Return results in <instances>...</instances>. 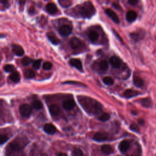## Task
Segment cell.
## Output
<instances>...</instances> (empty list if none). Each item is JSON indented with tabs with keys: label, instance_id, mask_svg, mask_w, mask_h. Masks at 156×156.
<instances>
[{
	"label": "cell",
	"instance_id": "83f0119b",
	"mask_svg": "<svg viewBox=\"0 0 156 156\" xmlns=\"http://www.w3.org/2000/svg\"><path fill=\"white\" fill-rule=\"evenodd\" d=\"M99 67L101 70H102L103 71H106L108 70V65L106 60H102L101 62H100L99 64Z\"/></svg>",
	"mask_w": 156,
	"mask_h": 156
},
{
	"label": "cell",
	"instance_id": "ac0fdd59",
	"mask_svg": "<svg viewBox=\"0 0 156 156\" xmlns=\"http://www.w3.org/2000/svg\"><path fill=\"white\" fill-rule=\"evenodd\" d=\"M31 156H48L45 151H43L42 150H39V148H34L31 152Z\"/></svg>",
	"mask_w": 156,
	"mask_h": 156
},
{
	"label": "cell",
	"instance_id": "cb8c5ba5",
	"mask_svg": "<svg viewBox=\"0 0 156 156\" xmlns=\"http://www.w3.org/2000/svg\"><path fill=\"white\" fill-rule=\"evenodd\" d=\"M89 38L92 42H97L99 38L98 33L95 31H90L89 33Z\"/></svg>",
	"mask_w": 156,
	"mask_h": 156
},
{
	"label": "cell",
	"instance_id": "4316f807",
	"mask_svg": "<svg viewBox=\"0 0 156 156\" xmlns=\"http://www.w3.org/2000/svg\"><path fill=\"white\" fill-rule=\"evenodd\" d=\"M32 107L34 108L36 110H40V109H41V108H42L43 107L42 103L39 100L34 101L32 103Z\"/></svg>",
	"mask_w": 156,
	"mask_h": 156
},
{
	"label": "cell",
	"instance_id": "277c9868",
	"mask_svg": "<svg viewBox=\"0 0 156 156\" xmlns=\"http://www.w3.org/2000/svg\"><path fill=\"white\" fill-rule=\"evenodd\" d=\"M19 110L20 115L24 118L29 117L32 111L31 106L27 104H24L20 106Z\"/></svg>",
	"mask_w": 156,
	"mask_h": 156
},
{
	"label": "cell",
	"instance_id": "60d3db41",
	"mask_svg": "<svg viewBox=\"0 0 156 156\" xmlns=\"http://www.w3.org/2000/svg\"><path fill=\"white\" fill-rule=\"evenodd\" d=\"M138 121H139V123L141 125H143L145 124V121L142 119H139Z\"/></svg>",
	"mask_w": 156,
	"mask_h": 156
},
{
	"label": "cell",
	"instance_id": "4dcf8cb0",
	"mask_svg": "<svg viewBox=\"0 0 156 156\" xmlns=\"http://www.w3.org/2000/svg\"><path fill=\"white\" fill-rule=\"evenodd\" d=\"M32 62V60L31 58L27 57V56L23 57L22 60V64L24 66H27V65H29Z\"/></svg>",
	"mask_w": 156,
	"mask_h": 156
},
{
	"label": "cell",
	"instance_id": "484cf974",
	"mask_svg": "<svg viewBox=\"0 0 156 156\" xmlns=\"http://www.w3.org/2000/svg\"><path fill=\"white\" fill-rule=\"evenodd\" d=\"M101 151H102L105 154H110L113 151L112 147L109 145H104L101 148Z\"/></svg>",
	"mask_w": 156,
	"mask_h": 156
},
{
	"label": "cell",
	"instance_id": "44dd1931",
	"mask_svg": "<svg viewBox=\"0 0 156 156\" xmlns=\"http://www.w3.org/2000/svg\"><path fill=\"white\" fill-rule=\"evenodd\" d=\"M134 84L139 88H141L144 86V81L140 76H135L133 79Z\"/></svg>",
	"mask_w": 156,
	"mask_h": 156
},
{
	"label": "cell",
	"instance_id": "52a82bcc",
	"mask_svg": "<svg viewBox=\"0 0 156 156\" xmlns=\"http://www.w3.org/2000/svg\"><path fill=\"white\" fill-rule=\"evenodd\" d=\"M93 139L98 142L105 141L108 139V135L106 132H97L94 135Z\"/></svg>",
	"mask_w": 156,
	"mask_h": 156
},
{
	"label": "cell",
	"instance_id": "30bf717a",
	"mask_svg": "<svg viewBox=\"0 0 156 156\" xmlns=\"http://www.w3.org/2000/svg\"><path fill=\"white\" fill-rule=\"evenodd\" d=\"M144 36H145V33L142 31L135 32L130 34V37L135 42L139 41L140 40L143 38Z\"/></svg>",
	"mask_w": 156,
	"mask_h": 156
},
{
	"label": "cell",
	"instance_id": "7c38bea8",
	"mask_svg": "<svg viewBox=\"0 0 156 156\" xmlns=\"http://www.w3.org/2000/svg\"><path fill=\"white\" fill-rule=\"evenodd\" d=\"M140 92L137 90H134L132 89H128L126 90L124 93H123V96L125 98H131L132 97H137L139 94H140Z\"/></svg>",
	"mask_w": 156,
	"mask_h": 156
},
{
	"label": "cell",
	"instance_id": "d6a6232c",
	"mask_svg": "<svg viewBox=\"0 0 156 156\" xmlns=\"http://www.w3.org/2000/svg\"><path fill=\"white\" fill-rule=\"evenodd\" d=\"M73 156H84V153L80 149L76 148L73 152Z\"/></svg>",
	"mask_w": 156,
	"mask_h": 156
},
{
	"label": "cell",
	"instance_id": "836d02e7",
	"mask_svg": "<svg viewBox=\"0 0 156 156\" xmlns=\"http://www.w3.org/2000/svg\"><path fill=\"white\" fill-rule=\"evenodd\" d=\"M109 118H110V115H109V114H108L107 113H104L102 114L98 118L99 120H100L101 121H106L108 120H109Z\"/></svg>",
	"mask_w": 156,
	"mask_h": 156
},
{
	"label": "cell",
	"instance_id": "603a6c76",
	"mask_svg": "<svg viewBox=\"0 0 156 156\" xmlns=\"http://www.w3.org/2000/svg\"><path fill=\"white\" fill-rule=\"evenodd\" d=\"M141 105L146 108H150L152 106V101L150 98L147 97L145 98H143L140 100Z\"/></svg>",
	"mask_w": 156,
	"mask_h": 156
},
{
	"label": "cell",
	"instance_id": "d590c367",
	"mask_svg": "<svg viewBox=\"0 0 156 156\" xmlns=\"http://www.w3.org/2000/svg\"><path fill=\"white\" fill-rule=\"evenodd\" d=\"M130 129L135 132H136V133H139L140 132V128L137 125H135V124H131L130 125Z\"/></svg>",
	"mask_w": 156,
	"mask_h": 156
},
{
	"label": "cell",
	"instance_id": "3957f363",
	"mask_svg": "<svg viewBox=\"0 0 156 156\" xmlns=\"http://www.w3.org/2000/svg\"><path fill=\"white\" fill-rule=\"evenodd\" d=\"M95 8L90 2H86L80 7L79 12L84 18H90L95 13Z\"/></svg>",
	"mask_w": 156,
	"mask_h": 156
},
{
	"label": "cell",
	"instance_id": "9c48e42d",
	"mask_svg": "<svg viewBox=\"0 0 156 156\" xmlns=\"http://www.w3.org/2000/svg\"><path fill=\"white\" fill-rule=\"evenodd\" d=\"M105 12H106V14L108 17H109L115 23H120V20H119L118 17L116 14V13H115L113 10H112L111 9H106Z\"/></svg>",
	"mask_w": 156,
	"mask_h": 156
},
{
	"label": "cell",
	"instance_id": "e575fe53",
	"mask_svg": "<svg viewBox=\"0 0 156 156\" xmlns=\"http://www.w3.org/2000/svg\"><path fill=\"white\" fill-rule=\"evenodd\" d=\"M41 62L42 60L40 59L34 61L32 64V67L36 70H38L40 66V65H41Z\"/></svg>",
	"mask_w": 156,
	"mask_h": 156
},
{
	"label": "cell",
	"instance_id": "8fae6325",
	"mask_svg": "<svg viewBox=\"0 0 156 156\" xmlns=\"http://www.w3.org/2000/svg\"><path fill=\"white\" fill-rule=\"evenodd\" d=\"M76 106V103L73 99H67L63 103V107L66 111H70Z\"/></svg>",
	"mask_w": 156,
	"mask_h": 156
},
{
	"label": "cell",
	"instance_id": "2e32d148",
	"mask_svg": "<svg viewBox=\"0 0 156 156\" xmlns=\"http://www.w3.org/2000/svg\"><path fill=\"white\" fill-rule=\"evenodd\" d=\"M110 63L113 67L115 68V69H118L121 66V61L118 57L113 56L110 59Z\"/></svg>",
	"mask_w": 156,
	"mask_h": 156
},
{
	"label": "cell",
	"instance_id": "b9f144b4",
	"mask_svg": "<svg viewBox=\"0 0 156 156\" xmlns=\"http://www.w3.org/2000/svg\"><path fill=\"white\" fill-rule=\"evenodd\" d=\"M112 5H113V6L115 8H116V9H121V8H120V6H119V4H117L116 3H113Z\"/></svg>",
	"mask_w": 156,
	"mask_h": 156
},
{
	"label": "cell",
	"instance_id": "1f68e13d",
	"mask_svg": "<svg viewBox=\"0 0 156 156\" xmlns=\"http://www.w3.org/2000/svg\"><path fill=\"white\" fill-rule=\"evenodd\" d=\"M15 68L12 65H6L4 66V70L5 71L8 72V73H10V72H13L15 71Z\"/></svg>",
	"mask_w": 156,
	"mask_h": 156
},
{
	"label": "cell",
	"instance_id": "6da1fadb",
	"mask_svg": "<svg viewBox=\"0 0 156 156\" xmlns=\"http://www.w3.org/2000/svg\"><path fill=\"white\" fill-rule=\"evenodd\" d=\"M28 143L24 137H17L12 140L7 146L5 150L6 156H26L24 149Z\"/></svg>",
	"mask_w": 156,
	"mask_h": 156
},
{
	"label": "cell",
	"instance_id": "5b68a950",
	"mask_svg": "<svg viewBox=\"0 0 156 156\" xmlns=\"http://www.w3.org/2000/svg\"><path fill=\"white\" fill-rule=\"evenodd\" d=\"M131 144L132 141L129 140H124L123 141H121L118 145L119 150L121 153L126 154L129 150V149L130 148Z\"/></svg>",
	"mask_w": 156,
	"mask_h": 156
},
{
	"label": "cell",
	"instance_id": "7a4b0ae2",
	"mask_svg": "<svg viewBox=\"0 0 156 156\" xmlns=\"http://www.w3.org/2000/svg\"><path fill=\"white\" fill-rule=\"evenodd\" d=\"M78 100L80 106L89 115H98L102 111L103 106L98 101L92 98L84 96H79L78 97Z\"/></svg>",
	"mask_w": 156,
	"mask_h": 156
},
{
	"label": "cell",
	"instance_id": "4fadbf2b",
	"mask_svg": "<svg viewBox=\"0 0 156 156\" xmlns=\"http://www.w3.org/2000/svg\"><path fill=\"white\" fill-rule=\"evenodd\" d=\"M69 62L71 66L75 67L76 69L79 70H82L83 69L82 62H81V61L79 59H76V58L71 59L70 60Z\"/></svg>",
	"mask_w": 156,
	"mask_h": 156
},
{
	"label": "cell",
	"instance_id": "e0dca14e",
	"mask_svg": "<svg viewBox=\"0 0 156 156\" xmlns=\"http://www.w3.org/2000/svg\"><path fill=\"white\" fill-rule=\"evenodd\" d=\"M47 37L49 39L50 41L53 44V45H57L60 43L59 39L56 36V35L54 34V33L50 32L47 33Z\"/></svg>",
	"mask_w": 156,
	"mask_h": 156
},
{
	"label": "cell",
	"instance_id": "7402d4cb",
	"mask_svg": "<svg viewBox=\"0 0 156 156\" xmlns=\"http://www.w3.org/2000/svg\"><path fill=\"white\" fill-rule=\"evenodd\" d=\"M49 111L52 116H57L60 113V108L58 106L54 104L50 106Z\"/></svg>",
	"mask_w": 156,
	"mask_h": 156
},
{
	"label": "cell",
	"instance_id": "f546056e",
	"mask_svg": "<svg viewBox=\"0 0 156 156\" xmlns=\"http://www.w3.org/2000/svg\"><path fill=\"white\" fill-rule=\"evenodd\" d=\"M103 80L104 83L106 85H113V82H114L113 79L112 78L108 77V76L104 78Z\"/></svg>",
	"mask_w": 156,
	"mask_h": 156
},
{
	"label": "cell",
	"instance_id": "9a60e30c",
	"mask_svg": "<svg viewBox=\"0 0 156 156\" xmlns=\"http://www.w3.org/2000/svg\"><path fill=\"white\" fill-rule=\"evenodd\" d=\"M46 10L50 14H55L58 11L56 5L52 3H50L46 4Z\"/></svg>",
	"mask_w": 156,
	"mask_h": 156
},
{
	"label": "cell",
	"instance_id": "ffe728a7",
	"mask_svg": "<svg viewBox=\"0 0 156 156\" xmlns=\"http://www.w3.org/2000/svg\"><path fill=\"white\" fill-rule=\"evenodd\" d=\"M12 50L13 52H14L18 56H22L24 53V51L22 48V47L18 45H13L12 47Z\"/></svg>",
	"mask_w": 156,
	"mask_h": 156
},
{
	"label": "cell",
	"instance_id": "d4e9b609",
	"mask_svg": "<svg viewBox=\"0 0 156 156\" xmlns=\"http://www.w3.org/2000/svg\"><path fill=\"white\" fill-rule=\"evenodd\" d=\"M9 79L13 83H18L20 80V74L17 71H13L10 75Z\"/></svg>",
	"mask_w": 156,
	"mask_h": 156
},
{
	"label": "cell",
	"instance_id": "f1b7e54d",
	"mask_svg": "<svg viewBox=\"0 0 156 156\" xmlns=\"http://www.w3.org/2000/svg\"><path fill=\"white\" fill-rule=\"evenodd\" d=\"M24 76L26 78H32L35 76V73L32 70H26L24 71Z\"/></svg>",
	"mask_w": 156,
	"mask_h": 156
},
{
	"label": "cell",
	"instance_id": "74e56055",
	"mask_svg": "<svg viewBox=\"0 0 156 156\" xmlns=\"http://www.w3.org/2000/svg\"><path fill=\"white\" fill-rule=\"evenodd\" d=\"M52 64L50 62H45L43 65V68L46 70H50L51 68H52Z\"/></svg>",
	"mask_w": 156,
	"mask_h": 156
},
{
	"label": "cell",
	"instance_id": "ba28073f",
	"mask_svg": "<svg viewBox=\"0 0 156 156\" xmlns=\"http://www.w3.org/2000/svg\"><path fill=\"white\" fill-rule=\"evenodd\" d=\"M82 45V42L77 37H73L70 41V46L73 50H77Z\"/></svg>",
	"mask_w": 156,
	"mask_h": 156
},
{
	"label": "cell",
	"instance_id": "8d00e7d4",
	"mask_svg": "<svg viewBox=\"0 0 156 156\" xmlns=\"http://www.w3.org/2000/svg\"><path fill=\"white\" fill-rule=\"evenodd\" d=\"M9 137L8 135L5 134H3L1 135V144L3 145L4 143L8 140Z\"/></svg>",
	"mask_w": 156,
	"mask_h": 156
},
{
	"label": "cell",
	"instance_id": "5bb4252c",
	"mask_svg": "<svg viewBox=\"0 0 156 156\" xmlns=\"http://www.w3.org/2000/svg\"><path fill=\"white\" fill-rule=\"evenodd\" d=\"M44 131L50 135L54 134L56 132V128L52 124H46L43 127Z\"/></svg>",
	"mask_w": 156,
	"mask_h": 156
},
{
	"label": "cell",
	"instance_id": "f35d334b",
	"mask_svg": "<svg viewBox=\"0 0 156 156\" xmlns=\"http://www.w3.org/2000/svg\"><path fill=\"white\" fill-rule=\"evenodd\" d=\"M60 5L62 7H64V8H66V7H69L70 6V4L71 3V1H59Z\"/></svg>",
	"mask_w": 156,
	"mask_h": 156
},
{
	"label": "cell",
	"instance_id": "ab89813d",
	"mask_svg": "<svg viewBox=\"0 0 156 156\" xmlns=\"http://www.w3.org/2000/svg\"><path fill=\"white\" fill-rule=\"evenodd\" d=\"M128 3L130 4L131 5L134 6L137 3H138V1H137V0H129V1H128Z\"/></svg>",
	"mask_w": 156,
	"mask_h": 156
},
{
	"label": "cell",
	"instance_id": "7bdbcfd3",
	"mask_svg": "<svg viewBox=\"0 0 156 156\" xmlns=\"http://www.w3.org/2000/svg\"><path fill=\"white\" fill-rule=\"evenodd\" d=\"M57 156H68V155H67V154H65V153H59V154L57 155Z\"/></svg>",
	"mask_w": 156,
	"mask_h": 156
},
{
	"label": "cell",
	"instance_id": "d6986e66",
	"mask_svg": "<svg viewBox=\"0 0 156 156\" xmlns=\"http://www.w3.org/2000/svg\"><path fill=\"white\" fill-rule=\"evenodd\" d=\"M137 17V13L134 10L128 11L126 13V19L129 22H134Z\"/></svg>",
	"mask_w": 156,
	"mask_h": 156
},
{
	"label": "cell",
	"instance_id": "8992f818",
	"mask_svg": "<svg viewBox=\"0 0 156 156\" xmlns=\"http://www.w3.org/2000/svg\"><path fill=\"white\" fill-rule=\"evenodd\" d=\"M71 31H72L71 26H70V25H67V24L62 26L59 30L60 34L62 36H64V37L70 35Z\"/></svg>",
	"mask_w": 156,
	"mask_h": 156
}]
</instances>
